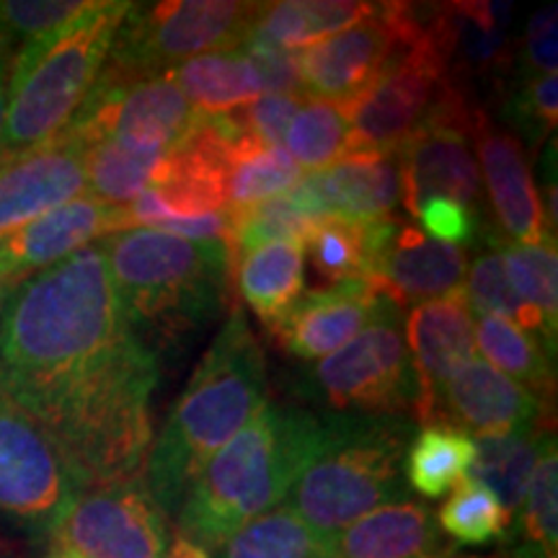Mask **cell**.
<instances>
[{"mask_svg": "<svg viewBox=\"0 0 558 558\" xmlns=\"http://www.w3.org/2000/svg\"><path fill=\"white\" fill-rule=\"evenodd\" d=\"M267 407V362L246 313L233 308L199 360L163 429L153 437L143 484L173 518L209 458Z\"/></svg>", "mask_w": 558, "mask_h": 558, "instance_id": "cell-2", "label": "cell"}, {"mask_svg": "<svg viewBox=\"0 0 558 558\" xmlns=\"http://www.w3.org/2000/svg\"><path fill=\"white\" fill-rule=\"evenodd\" d=\"M47 558H81V556L68 554V550H60V548H50V554H47Z\"/></svg>", "mask_w": 558, "mask_h": 558, "instance_id": "cell-50", "label": "cell"}, {"mask_svg": "<svg viewBox=\"0 0 558 558\" xmlns=\"http://www.w3.org/2000/svg\"><path fill=\"white\" fill-rule=\"evenodd\" d=\"M13 52L0 41V132H3L5 109H9V86H11Z\"/></svg>", "mask_w": 558, "mask_h": 558, "instance_id": "cell-48", "label": "cell"}, {"mask_svg": "<svg viewBox=\"0 0 558 558\" xmlns=\"http://www.w3.org/2000/svg\"><path fill=\"white\" fill-rule=\"evenodd\" d=\"M471 137L476 140V163L486 181L488 205L497 218L499 239L505 235L520 246L556 243L543 218V199L530 173L522 140L512 130L497 128L484 111H478Z\"/></svg>", "mask_w": 558, "mask_h": 558, "instance_id": "cell-20", "label": "cell"}, {"mask_svg": "<svg viewBox=\"0 0 558 558\" xmlns=\"http://www.w3.org/2000/svg\"><path fill=\"white\" fill-rule=\"evenodd\" d=\"M437 527L460 546L481 548L501 541L512 527V514L499 505L492 492L465 478L450 492L435 514Z\"/></svg>", "mask_w": 558, "mask_h": 558, "instance_id": "cell-38", "label": "cell"}, {"mask_svg": "<svg viewBox=\"0 0 558 558\" xmlns=\"http://www.w3.org/2000/svg\"><path fill=\"white\" fill-rule=\"evenodd\" d=\"M230 228H228V254H230V267L233 262H239L243 254L264 246V243H277V241H298L303 243L305 235L311 233V228L318 220L308 218L300 209L284 197L259 202V205L241 209V213H228Z\"/></svg>", "mask_w": 558, "mask_h": 558, "instance_id": "cell-40", "label": "cell"}, {"mask_svg": "<svg viewBox=\"0 0 558 558\" xmlns=\"http://www.w3.org/2000/svg\"><path fill=\"white\" fill-rule=\"evenodd\" d=\"M163 75L177 83L199 114H228L264 96L259 75L239 47L197 54Z\"/></svg>", "mask_w": 558, "mask_h": 558, "instance_id": "cell-29", "label": "cell"}, {"mask_svg": "<svg viewBox=\"0 0 558 558\" xmlns=\"http://www.w3.org/2000/svg\"><path fill=\"white\" fill-rule=\"evenodd\" d=\"M288 199L313 220L373 222L396 218L403 199L399 153L357 150L329 169L303 173Z\"/></svg>", "mask_w": 558, "mask_h": 558, "instance_id": "cell-17", "label": "cell"}, {"mask_svg": "<svg viewBox=\"0 0 558 558\" xmlns=\"http://www.w3.org/2000/svg\"><path fill=\"white\" fill-rule=\"evenodd\" d=\"M456 86L429 29L427 5L414 41L378 75L373 86L347 104L354 153H396L429 120L442 96Z\"/></svg>", "mask_w": 558, "mask_h": 558, "instance_id": "cell-10", "label": "cell"}, {"mask_svg": "<svg viewBox=\"0 0 558 558\" xmlns=\"http://www.w3.org/2000/svg\"><path fill=\"white\" fill-rule=\"evenodd\" d=\"M107 267L130 329L153 349L220 318L228 303L226 241H190L153 228H130L101 239Z\"/></svg>", "mask_w": 558, "mask_h": 558, "instance_id": "cell-5", "label": "cell"}, {"mask_svg": "<svg viewBox=\"0 0 558 558\" xmlns=\"http://www.w3.org/2000/svg\"><path fill=\"white\" fill-rule=\"evenodd\" d=\"M262 3L243 0H171V3H132L99 83L130 86L158 78L197 54L235 50L248 37Z\"/></svg>", "mask_w": 558, "mask_h": 558, "instance_id": "cell-8", "label": "cell"}, {"mask_svg": "<svg viewBox=\"0 0 558 558\" xmlns=\"http://www.w3.org/2000/svg\"><path fill=\"white\" fill-rule=\"evenodd\" d=\"M303 246L313 269L329 284L367 279L369 275L367 222L324 218L311 228Z\"/></svg>", "mask_w": 558, "mask_h": 558, "instance_id": "cell-39", "label": "cell"}, {"mask_svg": "<svg viewBox=\"0 0 558 558\" xmlns=\"http://www.w3.org/2000/svg\"><path fill=\"white\" fill-rule=\"evenodd\" d=\"M422 5L375 3L360 24L298 52L300 81L308 99L352 104L414 41Z\"/></svg>", "mask_w": 558, "mask_h": 558, "instance_id": "cell-12", "label": "cell"}, {"mask_svg": "<svg viewBox=\"0 0 558 558\" xmlns=\"http://www.w3.org/2000/svg\"><path fill=\"white\" fill-rule=\"evenodd\" d=\"M407 347L418 386L414 422L429 424L450 375L476 360V316L463 292L414 305L407 318Z\"/></svg>", "mask_w": 558, "mask_h": 558, "instance_id": "cell-23", "label": "cell"}, {"mask_svg": "<svg viewBox=\"0 0 558 558\" xmlns=\"http://www.w3.org/2000/svg\"><path fill=\"white\" fill-rule=\"evenodd\" d=\"M137 339L96 241L11 292L0 316V386L39 416Z\"/></svg>", "mask_w": 558, "mask_h": 558, "instance_id": "cell-1", "label": "cell"}, {"mask_svg": "<svg viewBox=\"0 0 558 558\" xmlns=\"http://www.w3.org/2000/svg\"><path fill=\"white\" fill-rule=\"evenodd\" d=\"M292 160L308 173L329 169L331 163L354 153L352 128L344 104L305 99L284 135Z\"/></svg>", "mask_w": 558, "mask_h": 558, "instance_id": "cell-37", "label": "cell"}, {"mask_svg": "<svg viewBox=\"0 0 558 558\" xmlns=\"http://www.w3.org/2000/svg\"><path fill=\"white\" fill-rule=\"evenodd\" d=\"M300 393L331 414H416L418 386L403 337V311L386 298L357 337L318 360L300 378Z\"/></svg>", "mask_w": 558, "mask_h": 558, "instance_id": "cell-9", "label": "cell"}, {"mask_svg": "<svg viewBox=\"0 0 558 558\" xmlns=\"http://www.w3.org/2000/svg\"><path fill=\"white\" fill-rule=\"evenodd\" d=\"M171 150L137 148V145L101 143L86 145V192L109 207H124L156 181Z\"/></svg>", "mask_w": 558, "mask_h": 558, "instance_id": "cell-34", "label": "cell"}, {"mask_svg": "<svg viewBox=\"0 0 558 558\" xmlns=\"http://www.w3.org/2000/svg\"><path fill=\"white\" fill-rule=\"evenodd\" d=\"M375 11V3L354 0H282L262 3L259 16L248 32V41L300 52L316 41L360 24Z\"/></svg>", "mask_w": 558, "mask_h": 558, "instance_id": "cell-27", "label": "cell"}, {"mask_svg": "<svg viewBox=\"0 0 558 558\" xmlns=\"http://www.w3.org/2000/svg\"><path fill=\"white\" fill-rule=\"evenodd\" d=\"M50 538V548L81 558H169L177 535L143 481H130L75 494Z\"/></svg>", "mask_w": 558, "mask_h": 558, "instance_id": "cell-11", "label": "cell"}, {"mask_svg": "<svg viewBox=\"0 0 558 558\" xmlns=\"http://www.w3.org/2000/svg\"><path fill=\"white\" fill-rule=\"evenodd\" d=\"M300 179L303 169L282 145H262L243 135L230 153L226 213H241L259 202L284 197Z\"/></svg>", "mask_w": 558, "mask_h": 558, "instance_id": "cell-35", "label": "cell"}, {"mask_svg": "<svg viewBox=\"0 0 558 558\" xmlns=\"http://www.w3.org/2000/svg\"><path fill=\"white\" fill-rule=\"evenodd\" d=\"M556 5L535 11L525 26V37L514 47L512 78H533V75L556 73V37H558Z\"/></svg>", "mask_w": 558, "mask_h": 558, "instance_id": "cell-46", "label": "cell"}, {"mask_svg": "<svg viewBox=\"0 0 558 558\" xmlns=\"http://www.w3.org/2000/svg\"><path fill=\"white\" fill-rule=\"evenodd\" d=\"M86 145L70 132L0 158V235L86 194Z\"/></svg>", "mask_w": 558, "mask_h": 558, "instance_id": "cell-19", "label": "cell"}, {"mask_svg": "<svg viewBox=\"0 0 558 558\" xmlns=\"http://www.w3.org/2000/svg\"><path fill=\"white\" fill-rule=\"evenodd\" d=\"M518 520L509 527L507 548L518 558H558V456L556 435L543 445L525 488Z\"/></svg>", "mask_w": 558, "mask_h": 558, "instance_id": "cell-30", "label": "cell"}, {"mask_svg": "<svg viewBox=\"0 0 558 558\" xmlns=\"http://www.w3.org/2000/svg\"><path fill=\"white\" fill-rule=\"evenodd\" d=\"M476 352L486 357L488 365L501 375L533 390L543 401L554 403L556 367L554 357L546 352L533 333L522 331L512 320L499 316H481L476 320Z\"/></svg>", "mask_w": 558, "mask_h": 558, "instance_id": "cell-31", "label": "cell"}, {"mask_svg": "<svg viewBox=\"0 0 558 558\" xmlns=\"http://www.w3.org/2000/svg\"><path fill=\"white\" fill-rule=\"evenodd\" d=\"M558 78L550 75H533V78H512V90H507L505 117L514 130L541 143L554 135L558 120Z\"/></svg>", "mask_w": 558, "mask_h": 558, "instance_id": "cell-43", "label": "cell"}, {"mask_svg": "<svg viewBox=\"0 0 558 558\" xmlns=\"http://www.w3.org/2000/svg\"><path fill=\"white\" fill-rule=\"evenodd\" d=\"M478 111L471 96L452 86L429 120L401 145V190L411 215L432 197H448L481 213V171L471 150Z\"/></svg>", "mask_w": 558, "mask_h": 558, "instance_id": "cell-13", "label": "cell"}, {"mask_svg": "<svg viewBox=\"0 0 558 558\" xmlns=\"http://www.w3.org/2000/svg\"><path fill=\"white\" fill-rule=\"evenodd\" d=\"M130 5L94 3L62 32L13 54L0 158L37 148L68 128L99 78Z\"/></svg>", "mask_w": 558, "mask_h": 558, "instance_id": "cell-7", "label": "cell"}, {"mask_svg": "<svg viewBox=\"0 0 558 558\" xmlns=\"http://www.w3.org/2000/svg\"><path fill=\"white\" fill-rule=\"evenodd\" d=\"M73 497V478L52 435L0 386V512L52 525Z\"/></svg>", "mask_w": 558, "mask_h": 558, "instance_id": "cell-15", "label": "cell"}, {"mask_svg": "<svg viewBox=\"0 0 558 558\" xmlns=\"http://www.w3.org/2000/svg\"><path fill=\"white\" fill-rule=\"evenodd\" d=\"M13 290H16V282H11V279L0 277V316H3V308H5V303H9V298H11Z\"/></svg>", "mask_w": 558, "mask_h": 558, "instance_id": "cell-49", "label": "cell"}, {"mask_svg": "<svg viewBox=\"0 0 558 558\" xmlns=\"http://www.w3.org/2000/svg\"><path fill=\"white\" fill-rule=\"evenodd\" d=\"M367 282L396 308L463 292L469 271L465 248L429 239L411 222H401L399 215L367 222Z\"/></svg>", "mask_w": 558, "mask_h": 558, "instance_id": "cell-16", "label": "cell"}, {"mask_svg": "<svg viewBox=\"0 0 558 558\" xmlns=\"http://www.w3.org/2000/svg\"><path fill=\"white\" fill-rule=\"evenodd\" d=\"M554 435V424L548 427L505 432V435H484L473 439V463L469 481H476L486 492H492L501 507L514 518L525 497V488L533 476L535 463Z\"/></svg>", "mask_w": 558, "mask_h": 558, "instance_id": "cell-28", "label": "cell"}, {"mask_svg": "<svg viewBox=\"0 0 558 558\" xmlns=\"http://www.w3.org/2000/svg\"><path fill=\"white\" fill-rule=\"evenodd\" d=\"M318 416L269 403L207 460L177 509L179 538L215 554L246 522L284 505L313 458Z\"/></svg>", "mask_w": 558, "mask_h": 558, "instance_id": "cell-3", "label": "cell"}, {"mask_svg": "<svg viewBox=\"0 0 558 558\" xmlns=\"http://www.w3.org/2000/svg\"><path fill=\"white\" fill-rule=\"evenodd\" d=\"M414 220L424 228V235L460 248H465V243H476L481 230H484L481 213L448 197H432L422 202L414 209Z\"/></svg>", "mask_w": 558, "mask_h": 558, "instance_id": "cell-44", "label": "cell"}, {"mask_svg": "<svg viewBox=\"0 0 558 558\" xmlns=\"http://www.w3.org/2000/svg\"><path fill=\"white\" fill-rule=\"evenodd\" d=\"M124 230L122 207L78 197L0 235V277L21 284L75 251Z\"/></svg>", "mask_w": 558, "mask_h": 558, "instance_id": "cell-22", "label": "cell"}, {"mask_svg": "<svg viewBox=\"0 0 558 558\" xmlns=\"http://www.w3.org/2000/svg\"><path fill=\"white\" fill-rule=\"evenodd\" d=\"M422 558H445V556H422Z\"/></svg>", "mask_w": 558, "mask_h": 558, "instance_id": "cell-51", "label": "cell"}, {"mask_svg": "<svg viewBox=\"0 0 558 558\" xmlns=\"http://www.w3.org/2000/svg\"><path fill=\"white\" fill-rule=\"evenodd\" d=\"M380 295L367 279H347L311 290L298 300L288 318L269 333L290 357L316 362L329 357L365 329Z\"/></svg>", "mask_w": 558, "mask_h": 558, "instance_id": "cell-24", "label": "cell"}, {"mask_svg": "<svg viewBox=\"0 0 558 558\" xmlns=\"http://www.w3.org/2000/svg\"><path fill=\"white\" fill-rule=\"evenodd\" d=\"M90 9V0H3L0 41L16 54L21 47L62 32Z\"/></svg>", "mask_w": 558, "mask_h": 558, "instance_id": "cell-42", "label": "cell"}, {"mask_svg": "<svg viewBox=\"0 0 558 558\" xmlns=\"http://www.w3.org/2000/svg\"><path fill=\"white\" fill-rule=\"evenodd\" d=\"M414 418L396 414H324L313 458L284 507L324 535H337L373 509L407 501L403 458Z\"/></svg>", "mask_w": 558, "mask_h": 558, "instance_id": "cell-6", "label": "cell"}, {"mask_svg": "<svg viewBox=\"0 0 558 558\" xmlns=\"http://www.w3.org/2000/svg\"><path fill=\"white\" fill-rule=\"evenodd\" d=\"M463 295L473 316H499L512 320L522 331L541 337V344L546 347V352H550V357L556 354V331L543 320L538 311L530 308L525 300L512 290L505 267H501L497 246L478 254L476 262L465 271Z\"/></svg>", "mask_w": 558, "mask_h": 558, "instance_id": "cell-36", "label": "cell"}, {"mask_svg": "<svg viewBox=\"0 0 558 558\" xmlns=\"http://www.w3.org/2000/svg\"><path fill=\"white\" fill-rule=\"evenodd\" d=\"M429 424H445L469 437L505 435L554 424V403L476 357L452 373L439 390Z\"/></svg>", "mask_w": 558, "mask_h": 558, "instance_id": "cell-18", "label": "cell"}, {"mask_svg": "<svg viewBox=\"0 0 558 558\" xmlns=\"http://www.w3.org/2000/svg\"><path fill=\"white\" fill-rule=\"evenodd\" d=\"M429 29L448 65L450 81L465 90L469 81L501 86L512 75L514 45L509 39V3L427 5Z\"/></svg>", "mask_w": 558, "mask_h": 558, "instance_id": "cell-21", "label": "cell"}, {"mask_svg": "<svg viewBox=\"0 0 558 558\" xmlns=\"http://www.w3.org/2000/svg\"><path fill=\"white\" fill-rule=\"evenodd\" d=\"M471 463L473 439L465 432L445 424H424L407 448L403 481L422 497L439 499L463 484Z\"/></svg>", "mask_w": 558, "mask_h": 558, "instance_id": "cell-32", "label": "cell"}, {"mask_svg": "<svg viewBox=\"0 0 558 558\" xmlns=\"http://www.w3.org/2000/svg\"><path fill=\"white\" fill-rule=\"evenodd\" d=\"M333 558H422L439 556V527L429 507L396 501L373 509L333 535Z\"/></svg>", "mask_w": 558, "mask_h": 558, "instance_id": "cell-25", "label": "cell"}, {"mask_svg": "<svg viewBox=\"0 0 558 558\" xmlns=\"http://www.w3.org/2000/svg\"><path fill=\"white\" fill-rule=\"evenodd\" d=\"M501 267L512 290L535 308L550 329L558 331V256L556 243L520 246L499 243Z\"/></svg>", "mask_w": 558, "mask_h": 558, "instance_id": "cell-41", "label": "cell"}, {"mask_svg": "<svg viewBox=\"0 0 558 558\" xmlns=\"http://www.w3.org/2000/svg\"><path fill=\"white\" fill-rule=\"evenodd\" d=\"M202 114L186 101L169 75L137 81L130 86L94 83L86 101L62 132L83 145L114 140L137 148L173 150L197 130Z\"/></svg>", "mask_w": 558, "mask_h": 558, "instance_id": "cell-14", "label": "cell"}, {"mask_svg": "<svg viewBox=\"0 0 558 558\" xmlns=\"http://www.w3.org/2000/svg\"><path fill=\"white\" fill-rule=\"evenodd\" d=\"M333 535L313 530L279 505L233 533L209 558H333Z\"/></svg>", "mask_w": 558, "mask_h": 558, "instance_id": "cell-33", "label": "cell"}, {"mask_svg": "<svg viewBox=\"0 0 558 558\" xmlns=\"http://www.w3.org/2000/svg\"><path fill=\"white\" fill-rule=\"evenodd\" d=\"M230 275H235L243 303L271 331L305 295V246L298 241L264 243L233 262Z\"/></svg>", "mask_w": 558, "mask_h": 558, "instance_id": "cell-26", "label": "cell"}, {"mask_svg": "<svg viewBox=\"0 0 558 558\" xmlns=\"http://www.w3.org/2000/svg\"><path fill=\"white\" fill-rule=\"evenodd\" d=\"M303 101L305 99H298V96L264 94L259 99L246 104V107L230 111V114H233L235 124L246 137L262 145H282Z\"/></svg>", "mask_w": 558, "mask_h": 558, "instance_id": "cell-45", "label": "cell"}, {"mask_svg": "<svg viewBox=\"0 0 558 558\" xmlns=\"http://www.w3.org/2000/svg\"><path fill=\"white\" fill-rule=\"evenodd\" d=\"M239 50L246 54V60L254 65L256 75L264 94H279V96H298V99H308L305 96L303 81H300L298 68V52L277 50V47L259 45V41L243 39Z\"/></svg>", "mask_w": 558, "mask_h": 558, "instance_id": "cell-47", "label": "cell"}, {"mask_svg": "<svg viewBox=\"0 0 558 558\" xmlns=\"http://www.w3.org/2000/svg\"><path fill=\"white\" fill-rule=\"evenodd\" d=\"M156 386L158 352L137 339L101 373L37 416L65 460L75 494L143 481L153 445Z\"/></svg>", "mask_w": 558, "mask_h": 558, "instance_id": "cell-4", "label": "cell"}]
</instances>
